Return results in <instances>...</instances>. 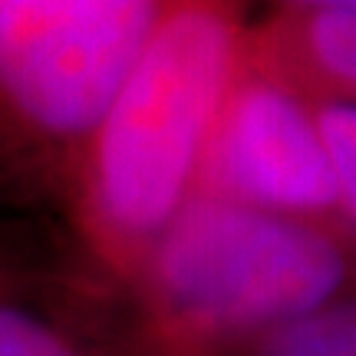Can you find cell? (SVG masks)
Instances as JSON below:
<instances>
[{"mask_svg":"<svg viewBox=\"0 0 356 356\" xmlns=\"http://www.w3.org/2000/svg\"><path fill=\"white\" fill-rule=\"evenodd\" d=\"M251 20V0H165L63 191L96 284L122 287L195 198Z\"/></svg>","mask_w":356,"mask_h":356,"instance_id":"cell-1","label":"cell"},{"mask_svg":"<svg viewBox=\"0 0 356 356\" xmlns=\"http://www.w3.org/2000/svg\"><path fill=\"white\" fill-rule=\"evenodd\" d=\"M356 284V231L195 195L109 293L113 356H248Z\"/></svg>","mask_w":356,"mask_h":356,"instance_id":"cell-2","label":"cell"},{"mask_svg":"<svg viewBox=\"0 0 356 356\" xmlns=\"http://www.w3.org/2000/svg\"><path fill=\"white\" fill-rule=\"evenodd\" d=\"M165 0H0V178L66 181Z\"/></svg>","mask_w":356,"mask_h":356,"instance_id":"cell-3","label":"cell"},{"mask_svg":"<svg viewBox=\"0 0 356 356\" xmlns=\"http://www.w3.org/2000/svg\"><path fill=\"white\" fill-rule=\"evenodd\" d=\"M198 191L274 215L343 221L314 102L248 56L215 122Z\"/></svg>","mask_w":356,"mask_h":356,"instance_id":"cell-4","label":"cell"},{"mask_svg":"<svg viewBox=\"0 0 356 356\" xmlns=\"http://www.w3.org/2000/svg\"><path fill=\"white\" fill-rule=\"evenodd\" d=\"M244 56L310 102L356 106V17L323 10H267L251 20Z\"/></svg>","mask_w":356,"mask_h":356,"instance_id":"cell-5","label":"cell"},{"mask_svg":"<svg viewBox=\"0 0 356 356\" xmlns=\"http://www.w3.org/2000/svg\"><path fill=\"white\" fill-rule=\"evenodd\" d=\"M0 356H113L109 307L92 330L73 310L37 304L33 284L0 293Z\"/></svg>","mask_w":356,"mask_h":356,"instance_id":"cell-6","label":"cell"},{"mask_svg":"<svg viewBox=\"0 0 356 356\" xmlns=\"http://www.w3.org/2000/svg\"><path fill=\"white\" fill-rule=\"evenodd\" d=\"M248 356H356V284L267 337Z\"/></svg>","mask_w":356,"mask_h":356,"instance_id":"cell-7","label":"cell"},{"mask_svg":"<svg viewBox=\"0 0 356 356\" xmlns=\"http://www.w3.org/2000/svg\"><path fill=\"white\" fill-rule=\"evenodd\" d=\"M314 115L333 168L340 215L356 231V106L314 102Z\"/></svg>","mask_w":356,"mask_h":356,"instance_id":"cell-8","label":"cell"},{"mask_svg":"<svg viewBox=\"0 0 356 356\" xmlns=\"http://www.w3.org/2000/svg\"><path fill=\"white\" fill-rule=\"evenodd\" d=\"M257 0H251L254 7ZM267 10H323V13H353L356 17V0H261Z\"/></svg>","mask_w":356,"mask_h":356,"instance_id":"cell-9","label":"cell"},{"mask_svg":"<svg viewBox=\"0 0 356 356\" xmlns=\"http://www.w3.org/2000/svg\"><path fill=\"white\" fill-rule=\"evenodd\" d=\"M26 284H33V277H30L13 257H7L0 251V293H10V291H17V287H26Z\"/></svg>","mask_w":356,"mask_h":356,"instance_id":"cell-10","label":"cell"}]
</instances>
